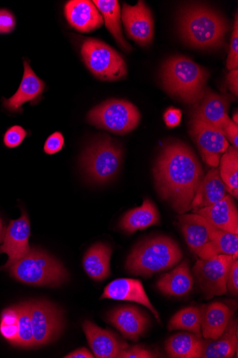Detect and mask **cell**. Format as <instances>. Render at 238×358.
I'll list each match as a JSON object with an SVG mask.
<instances>
[{"label": "cell", "mask_w": 238, "mask_h": 358, "mask_svg": "<svg viewBox=\"0 0 238 358\" xmlns=\"http://www.w3.org/2000/svg\"><path fill=\"white\" fill-rule=\"evenodd\" d=\"M122 20L128 38L142 46L151 43L154 36L152 14L144 2L139 1L135 6L124 4Z\"/></svg>", "instance_id": "obj_12"}, {"label": "cell", "mask_w": 238, "mask_h": 358, "mask_svg": "<svg viewBox=\"0 0 238 358\" xmlns=\"http://www.w3.org/2000/svg\"><path fill=\"white\" fill-rule=\"evenodd\" d=\"M206 218L218 229L238 235V213L235 203L230 196H225L217 203L193 211Z\"/></svg>", "instance_id": "obj_20"}, {"label": "cell", "mask_w": 238, "mask_h": 358, "mask_svg": "<svg viewBox=\"0 0 238 358\" xmlns=\"http://www.w3.org/2000/svg\"><path fill=\"white\" fill-rule=\"evenodd\" d=\"M118 357L119 358H152L156 357V355L151 351L145 349L140 345H135L129 348L128 346L124 349Z\"/></svg>", "instance_id": "obj_38"}, {"label": "cell", "mask_w": 238, "mask_h": 358, "mask_svg": "<svg viewBox=\"0 0 238 358\" xmlns=\"http://www.w3.org/2000/svg\"><path fill=\"white\" fill-rule=\"evenodd\" d=\"M18 312L19 332L15 346L21 348L35 347L29 303L16 306Z\"/></svg>", "instance_id": "obj_33"}, {"label": "cell", "mask_w": 238, "mask_h": 358, "mask_svg": "<svg viewBox=\"0 0 238 358\" xmlns=\"http://www.w3.org/2000/svg\"><path fill=\"white\" fill-rule=\"evenodd\" d=\"M193 285V278L187 260L172 272L165 273L158 281L157 287L163 294L183 296L188 294Z\"/></svg>", "instance_id": "obj_25"}, {"label": "cell", "mask_w": 238, "mask_h": 358, "mask_svg": "<svg viewBox=\"0 0 238 358\" xmlns=\"http://www.w3.org/2000/svg\"><path fill=\"white\" fill-rule=\"evenodd\" d=\"M159 222L160 215L156 206L149 199H146L142 206L127 212L119 225L123 231L132 234Z\"/></svg>", "instance_id": "obj_26"}, {"label": "cell", "mask_w": 238, "mask_h": 358, "mask_svg": "<svg viewBox=\"0 0 238 358\" xmlns=\"http://www.w3.org/2000/svg\"><path fill=\"white\" fill-rule=\"evenodd\" d=\"M161 78L165 90L184 103L194 105L206 90L207 70L184 56H175L163 64Z\"/></svg>", "instance_id": "obj_2"}, {"label": "cell", "mask_w": 238, "mask_h": 358, "mask_svg": "<svg viewBox=\"0 0 238 358\" xmlns=\"http://www.w3.org/2000/svg\"><path fill=\"white\" fill-rule=\"evenodd\" d=\"M123 151L110 137L105 136L93 142L82 156L81 164L87 176L96 183H105L118 174Z\"/></svg>", "instance_id": "obj_6"}, {"label": "cell", "mask_w": 238, "mask_h": 358, "mask_svg": "<svg viewBox=\"0 0 238 358\" xmlns=\"http://www.w3.org/2000/svg\"><path fill=\"white\" fill-rule=\"evenodd\" d=\"M16 19L13 13L6 9H0V34H9L15 29Z\"/></svg>", "instance_id": "obj_37"}, {"label": "cell", "mask_w": 238, "mask_h": 358, "mask_svg": "<svg viewBox=\"0 0 238 358\" xmlns=\"http://www.w3.org/2000/svg\"><path fill=\"white\" fill-rule=\"evenodd\" d=\"M228 83L232 92L237 96L238 94V71L237 69L230 71L228 76Z\"/></svg>", "instance_id": "obj_43"}, {"label": "cell", "mask_w": 238, "mask_h": 358, "mask_svg": "<svg viewBox=\"0 0 238 358\" xmlns=\"http://www.w3.org/2000/svg\"><path fill=\"white\" fill-rule=\"evenodd\" d=\"M235 259L231 255H218L199 259L193 271L198 285L207 299L227 294L226 279Z\"/></svg>", "instance_id": "obj_9"}, {"label": "cell", "mask_w": 238, "mask_h": 358, "mask_svg": "<svg viewBox=\"0 0 238 358\" xmlns=\"http://www.w3.org/2000/svg\"><path fill=\"white\" fill-rule=\"evenodd\" d=\"M27 136L25 129L18 125L11 127L8 129L4 136V143L10 148L18 147L22 144Z\"/></svg>", "instance_id": "obj_36"}, {"label": "cell", "mask_w": 238, "mask_h": 358, "mask_svg": "<svg viewBox=\"0 0 238 358\" xmlns=\"http://www.w3.org/2000/svg\"><path fill=\"white\" fill-rule=\"evenodd\" d=\"M67 21L81 32L92 31L104 24V19L94 4L89 0H72L64 8Z\"/></svg>", "instance_id": "obj_18"}, {"label": "cell", "mask_w": 238, "mask_h": 358, "mask_svg": "<svg viewBox=\"0 0 238 358\" xmlns=\"http://www.w3.org/2000/svg\"><path fill=\"white\" fill-rule=\"evenodd\" d=\"M238 327L237 319L232 317L222 335L216 340H203L201 357L230 358L237 350Z\"/></svg>", "instance_id": "obj_24"}, {"label": "cell", "mask_w": 238, "mask_h": 358, "mask_svg": "<svg viewBox=\"0 0 238 358\" xmlns=\"http://www.w3.org/2000/svg\"><path fill=\"white\" fill-rule=\"evenodd\" d=\"M24 76L17 91L10 99L3 101L4 107L12 113H21L23 104L38 99L45 90V83L32 71L27 59L24 60Z\"/></svg>", "instance_id": "obj_19"}, {"label": "cell", "mask_w": 238, "mask_h": 358, "mask_svg": "<svg viewBox=\"0 0 238 358\" xmlns=\"http://www.w3.org/2000/svg\"><path fill=\"white\" fill-rule=\"evenodd\" d=\"M165 348L170 357L200 358L203 340L195 334L180 333L170 338Z\"/></svg>", "instance_id": "obj_29"}, {"label": "cell", "mask_w": 238, "mask_h": 358, "mask_svg": "<svg viewBox=\"0 0 238 358\" xmlns=\"http://www.w3.org/2000/svg\"><path fill=\"white\" fill-rule=\"evenodd\" d=\"M227 290L233 296L238 294V262L235 259L229 269L226 279Z\"/></svg>", "instance_id": "obj_39"}, {"label": "cell", "mask_w": 238, "mask_h": 358, "mask_svg": "<svg viewBox=\"0 0 238 358\" xmlns=\"http://www.w3.org/2000/svg\"><path fill=\"white\" fill-rule=\"evenodd\" d=\"M159 196L180 215L191 210V205L204 176L200 162L191 148L181 142L166 145L154 169Z\"/></svg>", "instance_id": "obj_1"}, {"label": "cell", "mask_w": 238, "mask_h": 358, "mask_svg": "<svg viewBox=\"0 0 238 358\" xmlns=\"http://www.w3.org/2000/svg\"><path fill=\"white\" fill-rule=\"evenodd\" d=\"M201 322V308L188 307L179 311L170 320L168 331H188L202 338Z\"/></svg>", "instance_id": "obj_32"}, {"label": "cell", "mask_w": 238, "mask_h": 358, "mask_svg": "<svg viewBox=\"0 0 238 358\" xmlns=\"http://www.w3.org/2000/svg\"><path fill=\"white\" fill-rule=\"evenodd\" d=\"M112 250L107 244L96 243L86 252L83 265L86 273L92 279L101 281L110 275V259Z\"/></svg>", "instance_id": "obj_27"}, {"label": "cell", "mask_w": 238, "mask_h": 358, "mask_svg": "<svg viewBox=\"0 0 238 358\" xmlns=\"http://www.w3.org/2000/svg\"><path fill=\"white\" fill-rule=\"evenodd\" d=\"M201 312L202 336L211 340H216L222 335L233 315V310L219 302L201 307Z\"/></svg>", "instance_id": "obj_23"}, {"label": "cell", "mask_w": 238, "mask_h": 358, "mask_svg": "<svg viewBox=\"0 0 238 358\" xmlns=\"http://www.w3.org/2000/svg\"><path fill=\"white\" fill-rule=\"evenodd\" d=\"M87 120L98 128L124 135L138 126L141 114L137 107L128 101L112 100L93 108Z\"/></svg>", "instance_id": "obj_8"}, {"label": "cell", "mask_w": 238, "mask_h": 358, "mask_svg": "<svg viewBox=\"0 0 238 358\" xmlns=\"http://www.w3.org/2000/svg\"><path fill=\"white\" fill-rule=\"evenodd\" d=\"M107 318L125 338L132 341H137L143 336L149 324L148 316L137 307L130 305L114 309Z\"/></svg>", "instance_id": "obj_14"}, {"label": "cell", "mask_w": 238, "mask_h": 358, "mask_svg": "<svg viewBox=\"0 0 238 358\" xmlns=\"http://www.w3.org/2000/svg\"><path fill=\"white\" fill-rule=\"evenodd\" d=\"M233 122L237 124V113L235 115H233Z\"/></svg>", "instance_id": "obj_46"}, {"label": "cell", "mask_w": 238, "mask_h": 358, "mask_svg": "<svg viewBox=\"0 0 238 358\" xmlns=\"http://www.w3.org/2000/svg\"><path fill=\"white\" fill-rule=\"evenodd\" d=\"M183 257L179 245L171 238L156 236L135 246L128 256L126 269L130 274L152 275L172 268Z\"/></svg>", "instance_id": "obj_3"}, {"label": "cell", "mask_w": 238, "mask_h": 358, "mask_svg": "<svg viewBox=\"0 0 238 358\" xmlns=\"http://www.w3.org/2000/svg\"><path fill=\"white\" fill-rule=\"evenodd\" d=\"M190 134L198 146L202 160L213 168H218L221 156L229 143L221 129L198 120L190 122Z\"/></svg>", "instance_id": "obj_11"}, {"label": "cell", "mask_w": 238, "mask_h": 358, "mask_svg": "<svg viewBox=\"0 0 238 358\" xmlns=\"http://www.w3.org/2000/svg\"><path fill=\"white\" fill-rule=\"evenodd\" d=\"M238 67V20L236 15L235 22L232 35L230 50L227 59V69L236 70Z\"/></svg>", "instance_id": "obj_35"}, {"label": "cell", "mask_w": 238, "mask_h": 358, "mask_svg": "<svg viewBox=\"0 0 238 358\" xmlns=\"http://www.w3.org/2000/svg\"><path fill=\"white\" fill-rule=\"evenodd\" d=\"M29 220L27 213L22 210L19 219L10 222L4 236L3 244L0 247V253H6L8 256L4 268H10L29 252Z\"/></svg>", "instance_id": "obj_13"}, {"label": "cell", "mask_w": 238, "mask_h": 358, "mask_svg": "<svg viewBox=\"0 0 238 358\" xmlns=\"http://www.w3.org/2000/svg\"><path fill=\"white\" fill-rule=\"evenodd\" d=\"M219 174L223 181L226 191L232 196L238 197V152L237 149L231 146L221 156Z\"/></svg>", "instance_id": "obj_31"}, {"label": "cell", "mask_w": 238, "mask_h": 358, "mask_svg": "<svg viewBox=\"0 0 238 358\" xmlns=\"http://www.w3.org/2000/svg\"><path fill=\"white\" fill-rule=\"evenodd\" d=\"M10 268L17 280L33 285L59 286L68 277L64 266L45 251L31 248Z\"/></svg>", "instance_id": "obj_5"}, {"label": "cell", "mask_w": 238, "mask_h": 358, "mask_svg": "<svg viewBox=\"0 0 238 358\" xmlns=\"http://www.w3.org/2000/svg\"><path fill=\"white\" fill-rule=\"evenodd\" d=\"M2 233H3V223L1 219H0V240H1L2 238Z\"/></svg>", "instance_id": "obj_45"}, {"label": "cell", "mask_w": 238, "mask_h": 358, "mask_svg": "<svg viewBox=\"0 0 238 358\" xmlns=\"http://www.w3.org/2000/svg\"><path fill=\"white\" fill-rule=\"evenodd\" d=\"M229 107L230 102L226 96L206 89L200 99L193 105L192 119L221 129L229 118Z\"/></svg>", "instance_id": "obj_15"}, {"label": "cell", "mask_w": 238, "mask_h": 358, "mask_svg": "<svg viewBox=\"0 0 238 358\" xmlns=\"http://www.w3.org/2000/svg\"><path fill=\"white\" fill-rule=\"evenodd\" d=\"M81 53L87 67L101 80L116 81L127 75L124 58L104 42L87 39L82 46Z\"/></svg>", "instance_id": "obj_7"}, {"label": "cell", "mask_w": 238, "mask_h": 358, "mask_svg": "<svg viewBox=\"0 0 238 358\" xmlns=\"http://www.w3.org/2000/svg\"><path fill=\"white\" fill-rule=\"evenodd\" d=\"M178 220L188 245L197 255L203 246L211 241L210 222L196 213L181 214Z\"/></svg>", "instance_id": "obj_22"}, {"label": "cell", "mask_w": 238, "mask_h": 358, "mask_svg": "<svg viewBox=\"0 0 238 358\" xmlns=\"http://www.w3.org/2000/svg\"><path fill=\"white\" fill-rule=\"evenodd\" d=\"M128 301L147 307L160 322L158 312L150 302L142 282L139 280L121 278L110 282L101 299Z\"/></svg>", "instance_id": "obj_17"}, {"label": "cell", "mask_w": 238, "mask_h": 358, "mask_svg": "<svg viewBox=\"0 0 238 358\" xmlns=\"http://www.w3.org/2000/svg\"><path fill=\"white\" fill-rule=\"evenodd\" d=\"M19 322L17 306L5 310L0 322V333L12 345H16L18 338Z\"/></svg>", "instance_id": "obj_34"}, {"label": "cell", "mask_w": 238, "mask_h": 358, "mask_svg": "<svg viewBox=\"0 0 238 358\" xmlns=\"http://www.w3.org/2000/svg\"><path fill=\"white\" fill-rule=\"evenodd\" d=\"M181 36L190 45L199 49L218 48L224 43L229 27L218 13L206 8L186 9L179 20Z\"/></svg>", "instance_id": "obj_4"}, {"label": "cell", "mask_w": 238, "mask_h": 358, "mask_svg": "<svg viewBox=\"0 0 238 358\" xmlns=\"http://www.w3.org/2000/svg\"><path fill=\"white\" fill-rule=\"evenodd\" d=\"M65 358H94V355H92L89 350L85 348L77 349L73 352L67 355Z\"/></svg>", "instance_id": "obj_44"}, {"label": "cell", "mask_w": 238, "mask_h": 358, "mask_svg": "<svg viewBox=\"0 0 238 358\" xmlns=\"http://www.w3.org/2000/svg\"><path fill=\"white\" fill-rule=\"evenodd\" d=\"M64 143V137L60 133H54L47 140L44 150L48 155H53L59 152Z\"/></svg>", "instance_id": "obj_41"}, {"label": "cell", "mask_w": 238, "mask_h": 358, "mask_svg": "<svg viewBox=\"0 0 238 358\" xmlns=\"http://www.w3.org/2000/svg\"><path fill=\"white\" fill-rule=\"evenodd\" d=\"M35 347L55 340L63 329V317L56 306L45 301L29 302Z\"/></svg>", "instance_id": "obj_10"}, {"label": "cell", "mask_w": 238, "mask_h": 358, "mask_svg": "<svg viewBox=\"0 0 238 358\" xmlns=\"http://www.w3.org/2000/svg\"><path fill=\"white\" fill-rule=\"evenodd\" d=\"M210 234L211 241L203 246L197 254L200 259H207L218 255H231L237 259L238 235L223 231L211 222Z\"/></svg>", "instance_id": "obj_28"}, {"label": "cell", "mask_w": 238, "mask_h": 358, "mask_svg": "<svg viewBox=\"0 0 238 358\" xmlns=\"http://www.w3.org/2000/svg\"><path fill=\"white\" fill-rule=\"evenodd\" d=\"M181 112L179 110L171 108L166 111L164 115L165 124L169 127L178 126L181 120Z\"/></svg>", "instance_id": "obj_42"}, {"label": "cell", "mask_w": 238, "mask_h": 358, "mask_svg": "<svg viewBox=\"0 0 238 358\" xmlns=\"http://www.w3.org/2000/svg\"><path fill=\"white\" fill-rule=\"evenodd\" d=\"M225 185L218 168L211 169L204 176L197 188L191 205L193 211L211 206L221 201L226 195Z\"/></svg>", "instance_id": "obj_21"}, {"label": "cell", "mask_w": 238, "mask_h": 358, "mask_svg": "<svg viewBox=\"0 0 238 358\" xmlns=\"http://www.w3.org/2000/svg\"><path fill=\"white\" fill-rule=\"evenodd\" d=\"M105 22L106 27L111 32L117 43L126 52L131 51V47L124 38L121 9L117 0H95L93 1Z\"/></svg>", "instance_id": "obj_30"}, {"label": "cell", "mask_w": 238, "mask_h": 358, "mask_svg": "<svg viewBox=\"0 0 238 358\" xmlns=\"http://www.w3.org/2000/svg\"><path fill=\"white\" fill-rule=\"evenodd\" d=\"M221 131L227 141L228 140L233 147L238 148V127L230 117L226 120L221 128Z\"/></svg>", "instance_id": "obj_40"}, {"label": "cell", "mask_w": 238, "mask_h": 358, "mask_svg": "<svg viewBox=\"0 0 238 358\" xmlns=\"http://www.w3.org/2000/svg\"><path fill=\"white\" fill-rule=\"evenodd\" d=\"M83 330L94 355L97 358L118 357L120 352L128 346L114 334L99 328L91 321H84Z\"/></svg>", "instance_id": "obj_16"}]
</instances>
